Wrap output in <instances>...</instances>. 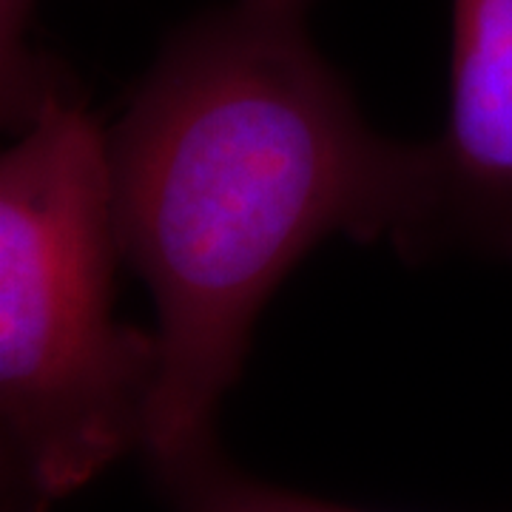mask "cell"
Instances as JSON below:
<instances>
[{
    "instance_id": "6da1fadb",
    "label": "cell",
    "mask_w": 512,
    "mask_h": 512,
    "mask_svg": "<svg viewBox=\"0 0 512 512\" xmlns=\"http://www.w3.org/2000/svg\"><path fill=\"white\" fill-rule=\"evenodd\" d=\"M316 0H220L174 29L106 134L120 251L157 308L151 467L214 444L256 319L322 239L399 245L427 140L367 123L316 46Z\"/></svg>"
},
{
    "instance_id": "7a4b0ae2",
    "label": "cell",
    "mask_w": 512,
    "mask_h": 512,
    "mask_svg": "<svg viewBox=\"0 0 512 512\" xmlns=\"http://www.w3.org/2000/svg\"><path fill=\"white\" fill-rule=\"evenodd\" d=\"M106 134L52 100L0 160L3 512H49L143 447L163 350L114 316Z\"/></svg>"
},
{
    "instance_id": "3957f363",
    "label": "cell",
    "mask_w": 512,
    "mask_h": 512,
    "mask_svg": "<svg viewBox=\"0 0 512 512\" xmlns=\"http://www.w3.org/2000/svg\"><path fill=\"white\" fill-rule=\"evenodd\" d=\"M393 251L512 265V0H453L447 120L427 140L424 197Z\"/></svg>"
},
{
    "instance_id": "277c9868",
    "label": "cell",
    "mask_w": 512,
    "mask_h": 512,
    "mask_svg": "<svg viewBox=\"0 0 512 512\" xmlns=\"http://www.w3.org/2000/svg\"><path fill=\"white\" fill-rule=\"evenodd\" d=\"M177 512H362L288 493L242 476L220 456L217 441L154 467Z\"/></svg>"
},
{
    "instance_id": "5b68a950",
    "label": "cell",
    "mask_w": 512,
    "mask_h": 512,
    "mask_svg": "<svg viewBox=\"0 0 512 512\" xmlns=\"http://www.w3.org/2000/svg\"><path fill=\"white\" fill-rule=\"evenodd\" d=\"M37 0H0V106L3 123L26 131L52 100L83 97V89L55 55L35 43Z\"/></svg>"
}]
</instances>
